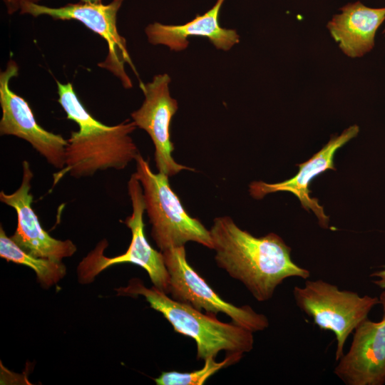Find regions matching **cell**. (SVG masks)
I'll use <instances>...</instances> for the list:
<instances>
[{"label": "cell", "instance_id": "obj_18", "mask_svg": "<svg viewBox=\"0 0 385 385\" xmlns=\"http://www.w3.org/2000/svg\"><path fill=\"white\" fill-rule=\"evenodd\" d=\"M57 87L58 103L66 112L67 118L74 121L78 128L101 123L85 108L74 91L71 83H61L57 81Z\"/></svg>", "mask_w": 385, "mask_h": 385}, {"label": "cell", "instance_id": "obj_3", "mask_svg": "<svg viewBox=\"0 0 385 385\" xmlns=\"http://www.w3.org/2000/svg\"><path fill=\"white\" fill-rule=\"evenodd\" d=\"M135 175L140 183L145 208L151 225L150 235L161 252L195 242L213 248L210 230L191 217L172 190L168 176L152 171L140 153L135 158Z\"/></svg>", "mask_w": 385, "mask_h": 385}, {"label": "cell", "instance_id": "obj_8", "mask_svg": "<svg viewBox=\"0 0 385 385\" xmlns=\"http://www.w3.org/2000/svg\"><path fill=\"white\" fill-rule=\"evenodd\" d=\"M163 252L169 278V293L173 299L207 313H223L232 322L252 332L263 331L269 326L267 317L250 306L237 307L222 299L190 265L185 246Z\"/></svg>", "mask_w": 385, "mask_h": 385}, {"label": "cell", "instance_id": "obj_20", "mask_svg": "<svg viewBox=\"0 0 385 385\" xmlns=\"http://www.w3.org/2000/svg\"><path fill=\"white\" fill-rule=\"evenodd\" d=\"M370 276L377 278V279L372 281L374 284L382 289H385V270L374 272Z\"/></svg>", "mask_w": 385, "mask_h": 385}, {"label": "cell", "instance_id": "obj_13", "mask_svg": "<svg viewBox=\"0 0 385 385\" xmlns=\"http://www.w3.org/2000/svg\"><path fill=\"white\" fill-rule=\"evenodd\" d=\"M359 128L354 125L344 130L339 136H332L330 140L311 158L298 164L299 171L293 178L277 183L255 181L250 185V193L255 199H262L266 195L278 191H287L299 200L302 206L307 211L312 210L324 228L328 227L329 217L317 198L309 196V190L312 180L327 170H336L334 165V155L336 151L351 138L356 137Z\"/></svg>", "mask_w": 385, "mask_h": 385}, {"label": "cell", "instance_id": "obj_7", "mask_svg": "<svg viewBox=\"0 0 385 385\" xmlns=\"http://www.w3.org/2000/svg\"><path fill=\"white\" fill-rule=\"evenodd\" d=\"M124 0H113L108 4L82 2L53 8L26 1L19 6L21 14L34 17L48 16L54 20H76L101 36L108 43V53L98 66L107 69L118 78L125 88H132V81L125 72V64L133 66L127 50L126 41L118 31L117 14Z\"/></svg>", "mask_w": 385, "mask_h": 385}, {"label": "cell", "instance_id": "obj_1", "mask_svg": "<svg viewBox=\"0 0 385 385\" xmlns=\"http://www.w3.org/2000/svg\"><path fill=\"white\" fill-rule=\"evenodd\" d=\"M210 232L217 266L241 282L258 302L271 299L289 277L310 276L292 261L291 248L275 233L255 237L229 216L216 217Z\"/></svg>", "mask_w": 385, "mask_h": 385}, {"label": "cell", "instance_id": "obj_14", "mask_svg": "<svg viewBox=\"0 0 385 385\" xmlns=\"http://www.w3.org/2000/svg\"><path fill=\"white\" fill-rule=\"evenodd\" d=\"M224 1L217 0L210 10L203 15H196L183 25H165L158 22L149 24L145 30L148 41L180 51L188 48L189 37L201 36L207 38L217 49L230 50L239 43L240 36L235 30L222 28L219 24V12Z\"/></svg>", "mask_w": 385, "mask_h": 385}, {"label": "cell", "instance_id": "obj_22", "mask_svg": "<svg viewBox=\"0 0 385 385\" xmlns=\"http://www.w3.org/2000/svg\"><path fill=\"white\" fill-rule=\"evenodd\" d=\"M384 32H385V30H384Z\"/></svg>", "mask_w": 385, "mask_h": 385}, {"label": "cell", "instance_id": "obj_6", "mask_svg": "<svg viewBox=\"0 0 385 385\" xmlns=\"http://www.w3.org/2000/svg\"><path fill=\"white\" fill-rule=\"evenodd\" d=\"M128 192L132 205V213L124 220L132 235L128 248L120 255L108 257L104 255L108 242L106 240H101L77 267L78 282L88 284L111 266L132 263L143 268L153 286L168 294L170 278L163 252L153 249L145 235L143 214L145 208L143 191L135 173L131 175L128 181Z\"/></svg>", "mask_w": 385, "mask_h": 385}, {"label": "cell", "instance_id": "obj_2", "mask_svg": "<svg viewBox=\"0 0 385 385\" xmlns=\"http://www.w3.org/2000/svg\"><path fill=\"white\" fill-rule=\"evenodd\" d=\"M118 296H143L151 308L170 323L175 332L195 342L197 359L216 358L218 353L244 354L253 349V332L234 322H220L212 313L202 311L180 302L153 286L148 288L141 279H131L125 287L116 289Z\"/></svg>", "mask_w": 385, "mask_h": 385}, {"label": "cell", "instance_id": "obj_9", "mask_svg": "<svg viewBox=\"0 0 385 385\" xmlns=\"http://www.w3.org/2000/svg\"><path fill=\"white\" fill-rule=\"evenodd\" d=\"M18 72L16 63L10 59L6 69L0 73V135H14L27 141L48 164L62 170L66 164L68 140L40 126L27 101L11 90L10 80L17 76Z\"/></svg>", "mask_w": 385, "mask_h": 385}, {"label": "cell", "instance_id": "obj_12", "mask_svg": "<svg viewBox=\"0 0 385 385\" xmlns=\"http://www.w3.org/2000/svg\"><path fill=\"white\" fill-rule=\"evenodd\" d=\"M334 374L346 385L385 384V312L379 322L368 318L354 330L351 346Z\"/></svg>", "mask_w": 385, "mask_h": 385}, {"label": "cell", "instance_id": "obj_4", "mask_svg": "<svg viewBox=\"0 0 385 385\" xmlns=\"http://www.w3.org/2000/svg\"><path fill=\"white\" fill-rule=\"evenodd\" d=\"M136 128L133 121L125 120L111 126L101 122L71 132L65 167L54 175L55 183L66 173L80 178L110 168H126L140 153L130 136Z\"/></svg>", "mask_w": 385, "mask_h": 385}, {"label": "cell", "instance_id": "obj_15", "mask_svg": "<svg viewBox=\"0 0 385 385\" xmlns=\"http://www.w3.org/2000/svg\"><path fill=\"white\" fill-rule=\"evenodd\" d=\"M340 9L342 14L334 15L327 28L346 55L360 57L374 47L376 30L385 19V8H369L357 1Z\"/></svg>", "mask_w": 385, "mask_h": 385}, {"label": "cell", "instance_id": "obj_10", "mask_svg": "<svg viewBox=\"0 0 385 385\" xmlns=\"http://www.w3.org/2000/svg\"><path fill=\"white\" fill-rule=\"evenodd\" d=\"M170 77L163 73L155 76L150 82L140 83L145 99L140 108L131 113L135 125L147 132L154 144L157 170L168 177L183 170H193L178 163L172 156L174 145L170 138V124L178 105L170 96Z\"/></svg>", "mask_w": 385, "mask_h": 385}, {"label": "cell", "instance_id": "obj_11", "mask_svg": "<svg viewBox=\"0 0 385 385\" xmlns=\"http://www.w3.org/2000/svg\"><path fill=\"white\" fill-rule=\"evenodd\" d=\"M22 180L19 188L12 193L0 192V200L14 208L17 215V227L10 237L23 250L35 257L61 261L73 256L77 247L71 240L52 237L41 225L35 213L31 193L33 171L27 160L22 163Z\"/></svg>", "mask_w": 385, "mask_h": 385}, {"label": "cell", "instance_id": "obj_5", "mask_svg": "<svg viewBox=\"0 0 385 385\" xmlns=\"http://www.w3.org/2000/svg\"><path fill=\"white\" fill-rule=\"evenodd\" d=\"M293 296L297 306L321 329L332 332L337 342L335 358L344 354L345 342L365 319L379 299L360 296L322 279H306L303 287L295 286Z\"/></svg>", "mask_w": 385, "mask_h": 385}, {"label": "cell", "instance_id": "obj_17", "mask_svg": "<svg viewBox=\"0 0 385 385\" xmlns=\"http://www.w3.org/2000/svg\"><path fill=\"white\" fill-rule=\"evenodd\" d=\"M243 355L240 354H226L225 358L217 362L215 358L206 359L204 366L192 372L176 371H163L154 379L157 385H202L206 380L220 369L238 362Z\"/></svg>", "mask_w": 385, "mask_h": 385}, {"label": "cell", "instance_id": "obj_19", "mask_svg": "<svg viewBox=\"0 0 385 385\" xmlns=\"http://www.w3.org/2000/svg\"><path fill=\"white\" fill-rule=\"evenodd\" d=\"M40 0H3L9 14H13L14 13L19 10V6L21 4L30 1L37 3ZM82 2H91V3H102V0H80Z\"/></svg>", "mask_w": 385, "mask_h": 385}, {"label": "cell", "instance_id": "obj_16", "mask_svg": "<svg viewBox=\"0 0 385 385\" xmlns=\"http://www.w3.org/2000/svg\"><path fill=\"white\" fill-rule=\"evenodd\" d=\"M0 257L7 262L32 269L38 282L45 288L56 284L66 274V267L61 261L29 255L6 235L2 226L0 227Z\"/></svg>", "mask_w": 385, "mask_h": 385}, {"label": "cell", "instance_id": "obj_21", "mask_svg": "<svg viewBox=\"0 0 385 385\" xmlns=\"http://www.w3.org/2000/svg\"><path fill=\"white\" fill-rule=\"evenodd\" d=\"M379 304H381L383 307V311L385 312V289L381 293L379 297Z\"/></svg>", "mask_w": 385, "mask_h": 385}]
</instances>
